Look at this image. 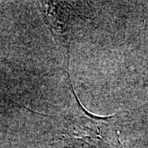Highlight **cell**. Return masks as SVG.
Wrapping results in <instances>:
<instances>
[{"label": "cell", "instance_id": "obj_1", "mask_svg": "<svg viewBox=\"0 0 148 148\" xmlns=\"http://www.w3.org/2000/svg\"><path fill=\"white\" fill-rule=\"evenodd\" d=\"M74 94L73 110L64 119L61 138L66 148H118L119 140L114 116L101 118L91 114Z\"/></svg>", "mask_w": 148, "mask_h": 148}, {"label": "cell", "instance_id": "obj_2", "mask_svg": "<svg viewBox=\"0 0 148 148\" xmlns=\"http://www.w3.org/2000/svg\"><path fill=\"white\" fill-rule=\"evenodd\" d=\"M45 7V17L49 28L59 42L69 48V36L73 27V13L69 6L64 3L46 2L43 3Z\"/></svg>", "mask_w": 148, "mask_h": 148}]
</instances>
